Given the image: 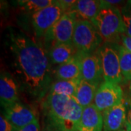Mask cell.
<instances>
[{"instance_id":"1","label":"cell","mask_w":131,"mask_h":131,"mask_svg":"<svg viewBox=\"0 0 131 131\" xmlns=\"http://www.w3.org/2000/svg\"><path fill=\"white\" fill-rule=\"evenodd\" d=\"M9 47L15 68L26 92L41 99L48 94L52 84L50 61L46 47L21 29L10 28Z\"/></svg>"},{"instance_id":"2","label":"cell","mask_w":131,"mask_h":131,"mask_svg":"<svg viewBox=\"0 0 131 131\" xmlns=\"http://www.w3.org/2000/svg\"><path fill=\"white\" fill-rule=\"evenodd\" d=\"M83 108L74 98L48 93L42 103L46 131H76Z\"/></svg>"},{"instance_id":"3","label":"cell","mask_w":131,"mask_h":131,"mask_svg":"<svg viewBox=\"0 0 131 131\" xmlns=\"http://www.w3.org/2000/svg\"><path fill=\"white\" fill-rule=\"evenodd\" d=\"M91 23L101 36L103 42L117 44L125 34L121 11L106 1H101L100 10Z\"/></svg>"},{"instance_id":"4","label":"cell","mask_w":131,"mask_h":131,"mask_svg":"<svg viewBox=\"0 0 131 131\" xmlns=\"http://www.w3.org/2000/svg\"><path fill=\"white\" fill-rule=\"evenodd\" d=\"M72 43L77 52L91 54L95 53L104 42L91 22L78 20L75 26Z\"/></svg>"},{"instance_id":"5","label":"cell","mask_w":131,"mask_h":131,"mask_svg":"<svg viewBox=\"0 0 131 131\" xmlns=\"http://www.w3.org/2000/svg\"><path fill=\"white\" fill-rule=\"evenodd\" d=\"M118 47L116 43L104 42L97 53L101 63L104 82L117 84L123 80Z\"/></svg>"},{"instance_id":"6","label":"cell","mask_w":131,"mask_h":131,"mask_svg":"<svg viewBox=\"0 0 131 131\" xmlns=\"http://www.w3.org/2000/svg\"><path fill=\"white\" fill-rule=\"evenodd\" d=\"M66 13L59 0L53 1L48 7L31 14V23L37 38H45L57 22Z\"/></svg>"},{"instance_id":"7","label":"cell","mask_w":131,"mask_h":131,"mask_svg":"<svg viewBox=\"0 0 131 131\" xmlns=\"http://www.w3.org/2000/svg\"><path fill=\"white\" fill-rule=\"evenodd\" d=\"M77 20V16L74 11L66 13L44 38L46 50H48L57 44H73V35Z\"/></svg>"},{"instance_id":"8","label":"cell","mask_w":131,"mask_h":131,"mask_svg":"<svg viewBox=\"0 0 131 131\" xmlns=\"http://www.w3.org/2000/svg\"><path fill=\"white\" fill-rule=\"evenodd\" d=\"M123 101L122 88L117 84L103 82L98 88L94 105L101 113Z\"/></svg>"},{"instance_id":"9","label":"cell","mask_w":131,"mask_h":131,"mask_svg":"<svg viewBox=\"0 0 131 131\" xmlns=\"http://www.w3.org/2000/svg\"><path fill=\"white\" fill-rule=\"evenodd\" d=\"M80 60L82 79L99 87L104 82L101 60L98 54H86L77 52Z\"/></svg>"},{"instance_id":"10","label":"cell","mask_w":131,"mask_h":131,"mask_svg":"<svg viewBox=\"0 0 131 131\" xmlns=\"http://www.w3.org/2000/svg\"><path fill=\"white\" fill-rule=\"evenodd\" d=\"M2 114L17 130L37 119L32 108L20 101L4 106Z\"/></svg>"},{"instance_id":"11","label":"cell","mask_w":131,"mask_h":131,"mask_svg":"<svg viewBox=\"0 0 131 131\" xmlns=\"http://www.w3.org/2000/svg\"><path fill=\"white\" fill-rule=\"evenodd\" d=\"M103 131H122L125 130L126 106L124 103H119L102 113Z\"/></svg>"},{"instance_id":"12","label":"cell","mask_w":131,"mask_h":131,"mask_svg":"<svg viewBox=\"0 0 131 131\" xmlns=\"http://www.w3.org/2000/svg\"><path fill=\"white\" fill-rule=\"evenodd\" d=\"M103 128L102 113L94 103L84 108L76 131H103Z\"/></svg>"},{"instance_id":"13","label":"cell","mask_w":131,"mask_h":131,"mask_svg":"<svg viewBox=\"0 0 131 131\" xmlns=\"http://www.w3.org/2000/svg\"><path fill=\"white\" fill-rule=\"evenodd\" d=\"M0 101L2 107L19 101L18 84L11 74L5 71L0 77Z\"/></svg>"},{"instance_id":"14","label":"cell","mask_w":131,"mask_h":131,"mask_svg":"<svg viewBox=\"0 0 131 131\" xmlns=\"http://www.w3.org/2000/svg\"><path fill=\"white\" fill-rule=\"evenodd\" d=\"M57 80H81L82 72L80 60L75 56L66 63L58 66L54 71Z\"/></svg>"},{"instance_id":"15","label":"cell","mask_w":131,"mask_h":131,"mask_svg":"<svg viewBox=\"0 0 131 131\" xmlns=\"http://www.w3.org/2000/svg\"><path fill=\"white\" fill-rule=\"evenodd\" d=\"M47 52L52 64L59 66L72 59L77 50L73 44H57L52 46Z\"/></svg>"},{"instance_id":"16","label":"cell","mask_w":131,"mask_h":131,"mask_svg":"<svg viewBox=\"0 0 131 131\" xmlns=\"http://www.w3.org/2000/svg\"><path fill=\"white\" fill-rule=\"evenodd\" d=\"M101 6V1L79 0L76 2L71 11L76 13L78 20L91 22L98 13Z\"/></svg>"},{"instance_id":"17","label":"cell","mask_w":131,"mask_h":131,"mask_svg":"<svg viewBox=\"0 0 131 131\" xmlns=\"http://www.w3.org/2000/svg\"><path fill=\"white\" fill-rule=\"evenodd\" d=\"M98 87L84 80L80 81L74 98L82 107L86 108L94 103Z\"/></svg>"},{"instance_id":"18","label":"cell","mask_w":131,"mask_h":131,"mask_svg":"<svg viewBox=\"0 0 131 131\" xmlns=\"http://www.w3.org/2000/svg\"><path fill=\"white\" fill-rule=\"evenodd\" d=\"M80 80H56L52 82L48 93L74 98Z\"/></svg>"},{"instance_id":"19","label":"cell","mask_w":131,"mask_h":131,"mask_svg":"<svg viewBox=\"0 0 131 131\" xmlns=\"http://www.w3.org/2000/svg\"><path fill=\"white\" fill-rule=\"evenodd\" d=\"M118 50L122 77L126 81H131V52L122 45H119Z\"/></svg>"},{"instance_id":"20","label":"cell","mask_w":131,"mask_h":131,"mask_svg":"<svg viewBox=\"0 0 131 131\" xmlns=\"http://www.w3.org/2000/svg\"><path fill=\"white\" fill-rule=\"evenodd\" d=\"M54 0H21L18 1L20 7L30 13H37L38 11L48 7Z\"/></svg>"},{"instance_id":"21","label":"cell","mask_w":131,"mask_h":131,"mask_svg":"<svg viewBox=\"0 0 131 131\" xmlns=\"http://www.w3.org/2000/svg\"><path fill=\"white\" fill-rule=\"evenodd\" d=\"M121 14L125 26V35L131 37V1L127 2L122 7Z\"/></svg>"},{"instance_id":"22","label":"cell","mask_w":131,"mask_h":131,"mask_svg":"<svg viewBox=\"0 0 131 131\" xmlns=\"http://www.w3.org/2000/svg\"><path fill=\"white\" fill-rule=\"evenodd\" d=\"M0 131H18L2 114L0 116Z\"/></svg>"},{"instance_id":"23","label":"cell","mask_w":131,"mask_h":131,"mask_svg":"<svg viewBox=\"0 0 131 131\" xmlns=\"http://www.w3.org/2000/svg\"><path fill=\"white\" fill-rule=\"evenodd\" d=\"M18 131H41L39 122L37 119L32 122H31L30 124L27 125L26 126L19 129Z\"/></svg>"},{"instance_id":"24","label":"cell","mask_w":131,"mask_h":131,"mask_svg":"<svg viewBox=\"0 0 131 131\" xmlns=\"http://www.w3.org/2000/svg\"><path fill=\"white\" fill-rule=\"evenodd\" d=\"M125 130L126 131H131V101L128 103L127 106H126Z\"/></svg>"},{"instance_id":"25","label":"cell","mask_w":131,"mask_h":131,"mask_svg":"<svg viewBox=\"0 0 131 131\" xmlns=\"http://www.w3.org/2000/svg\"><path fill=\"white\" fill-rule=\"evenodd\" d=\"M122 45L127 49L130 52H131V37L126 35H123L122 37Z\"/></svg>"},{"instance_id":"26","label":"cell","mask_w":131,"mask_h":131,"mask_svg":"<svg viewBox=\"0 0 131 131\" xmlns=\"http://www.w3.org/2000/svg\"><path fill=\"white\" fill-rule=\"evenodd\" d=\"M106 2H107L108 4L112 5V6H114V7H115V5H119V4H120L121 2H122V1H119V0H117V1H111V0H106Z\"/></svg>"},{"instance_id":"27","label":"cell","mask_w":131,"mask_h":131,"mask_svg":"<svg viewBox=\"0 0 131 131\" xmlns=\"http://www.w3.org/2000/svg\"><path fill=\"white\" fill-rule=\"evenodd\" d=\"M129 88H130V92H131V81H130V86H129Z\"/></svg>"},{"instance_id":"28","label":"cell","mask_w":131,"mask_h":131,"mask_svg":"<svg viewBox=\"0 0 131 131\" xmlns=\"http://www.w3.org/2000/svg\"><path fill=\"white\" fill-rule=\"evenodd\" d=\"M122 131H126V130H122Z\"/></svg>"}]
</instances>
